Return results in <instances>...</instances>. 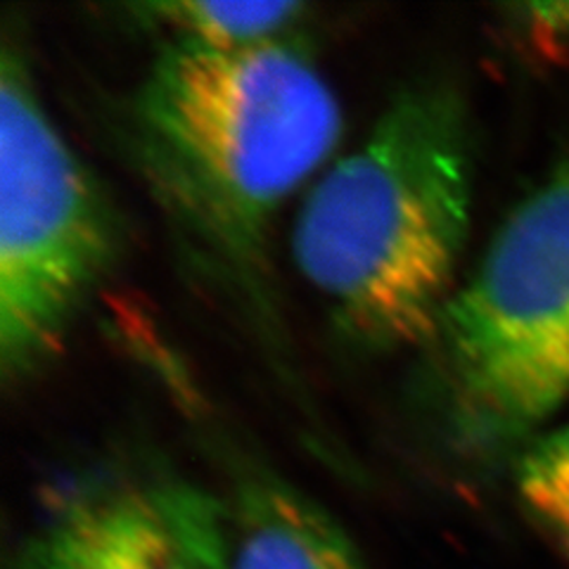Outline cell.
<instances>
[{"instance_id":"6da1fadb","label":"cell","mask_w":569,"mask_h":569,"mask_svg":"<svg viewBox=\"0 0 569 569\" xmlns=\"http://www.w3.org/2000/svg\"><path fill=\"white\" fill-rule=\"evenodd\" d=\"M470 211L468 112L453 88L420 81L311 183L292 257L347 342L425 347L458 288Z\"/></svg>"},{"instance_id":"7a4b0ae2","label":"cell","mask_w":569,"mask_h":569,"mask_svg":"<svg viewBox=\"0 0 569 569\" xmlns=\"http://www.w3.org/2000/svg\"><path fill=\"white\" fill-rule=\"evenodd\" d=\"M342 129L328 79L290 39L240 50L167 41L129 112L159 202L242 273L257 269L280 207L328 164Z\"/></svg>"},{"instance_id":"3957f363","label":"cell","mask_w":569,"mask_h":569,"mask_svg":"<svg viewBox=\"0 0 569 569\" xmlns=\"http://www.w3.org/2000/svg\"><path fill=\"white\" fill-rule=\"evenodd\" d=\"M427 389L453 447L525 449L569 397V157L515 207L443 309Z\"/></svg>"},{"instance_id":"277c9868","label":"cell","mask_w":569,"mask_h":569,"mask_svg":"<svg viewBox=\"0 0 569 569\" xmlns=\"http://www.w3.org/2000/svg\"><path fill=\"white\" fill-rule=\"evenodd\" d=\"M121 252L117 211L36 91L22 46L0 56V372L58 353Z\"/></svg>"},{"instance_id":"5b68a950","label":"cell","mask_w":569,"mask_h":569,"mask_svg":"<svg viewBox=\"0 0 569 569\" xmlns=\"http://www.w3.org/2000/svg\"><path fill=\"white\" fill-rule=\"evenodd\" d=\"M230 569H366L342 527L301 491L254 479L228 510Z\"/></svg>"},{"instance_id":"8992f818","label":"cell","mask_w":569,"mask_h":569,"mask_svg":"<svg viewBox=\"0 0 569 569\" xmlns=\"http://www.w3.org/2000/svg\"><path fill=\"white\" fill-rule=\"evenodd\" d=\"M136 569H230L228 510L190 485L133 487Z\"/></svg>"},{"instance_id":"52a82bcc","label":"cell","mask_w":569,"mask_h":569,"mask_svg":"<svg viewBox=\"0 0 569 569\" xmlns=\"http://www.w3.org/2000/svg\"><path fill=\"white\" fill-rule=\"evenodd\" d=\"M17 569H136L133 487L67 503L27 541Z\"/></svg>"},{"instance_id":"ba28073f","label":"cell","mask_w":569,"mask_h":569,"mask_svg":"<svg viewBox=\"0 0 569 569\" xmlns=\"http://www.w3.org/2000/svg\"><path fill=\"white\" fill-rule=\"evenodd\" d=\"M131 10L140 22L162 29L169 41L211 50H240L290 39L309 6L295 0H280V3L167 0V3H140Z\"/></svg>"},{"instance_id":"9c48e42d","label":"cell","mask_w":569,"mask_h":569,"mask_svg":"<svg viewBox=\"0 0 569 569\" xmlns=\"http://www.w3.org/2000/svg\"><path fill=\"white\" fill-rule=\"evenodd\" d=\"M515 479L531 520L569 556V422L527 443Z\"/></svg>"},{"instance_id":"30bf717a","label":"cell","mask_w":569,"mask_h":569,"mask_svg":"<svg viewBox=\"0 0 569 569\" xmlns=\"http://www.w3.org/2000/svg\"><path fill=\"white\" fill-rule=\"evenodd\" d=\"M525 17L531 27L548 36H569V3H531L522 6Z\"/></svg>"}]
</instances>
